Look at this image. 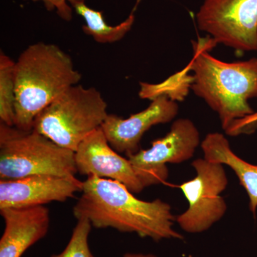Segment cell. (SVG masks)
<instances>
[{
  "label": "cell",
  "instance_id": "4",
  "mask_svg": "<svg viewBox=\"0 0 257 257\" xmlns=\"http://www.w3.org/2000/svg\"><path fill=\"white\" fill-rule=\"evenodd\" d=\"M108 115L107 104L99 91L77 84L37 115L32 130L75 152L83 140L101 127Z\"/></svg>",
  "mask_w": 257,
  "mask_h": 257
},
{
  "label": "cell",
  "instance_id": "1",
  "mask_svg": "<svg viewBox=\"0 0 257 257\" xmlns=\"http://www.w3.org/2000/svg\"><path fill=\"white\" fill-rule=\"evenodd\" d=\"M73 214L77 219H88L96 229L111 227L155 241L183 239L174 229L176 218L170 204L159 199L141 200L112 179L88 177Z\"/></svg>",
  "mask_w": 257,
  "mask_h": 257
},
{
  "label": "cell",
  "instance_id": "9",
  "mask_svg": "<svg viewBox=\"0 0 257 257\" xmlns=\"http://www.w3.org/2000/svg\"><path fill=\"white\" fill-rule=\"evenodd\" d=\"M83 182L75 176L35 175L0 181V209L65 202L82 192Z\"/></svg>",
  "mask_w": 257,
  "mask_h": 257
},
{
  "label": "cell",
  "instance_id": "14",
  "mask_svg": "<svg viewBox=\"0 0 257 257\" xmlns=\"http://www.w3.org/2000/svg\"><path fill=\"white\" fill-rule=\"evenodd\" d=\"M141 0H138L131 14L122 23L116 26H110L106 23L102 12L96 11L89 8L84 1L79 2L72 8L77 14L85 21L82 30L86 35L92 37L98 43H114L124 38L131 30L135 20V11Z\"/></svg>",
  "mask_w": 257,
  "mask_h": 257
},
{
  "label": "cell",
  "instance_id": "19",
  "mask_svg": "<svg viewBox=\"0 0 257 257\" xmlns=\"http://www.w3.org/2000/svg\"><path fill=\"white\" fill-rule=\"evenodd\" d=\"M95 257V256H93ZM124 257H157L156 255L152 253H127L124 255Z\"/></svg>",
  "mask_w": 257,
  "mask_h": 257
},
{
  "label": "cell",
  "instance_id": "3",
  "mask_svg": "<svg viewBox=\"0 0 257 257\" xmlns=\"http://www.w3.org/2000/svg\"><path fill=\"white\" fill-rule=\"evenodd\" d=\"M205 45L194 50L188 66L193 73L189 85L217 113L226 131L236 120L254 112L248 100L257 98V58L224 62L211 55Z\"/></svg>",
  "mask_w": 257,
  "mask_h": 257
},
{
  "label": "cell",
  "instance_id": "6",
  "mask_svg": "<svg viewBox=\"0 0 257 257\" xmlns=\"http://www.w3.org/2000/svg\"><path fill=\"white\" fill-rule=\"evenodd\" d=\"M192 165L196 177L179 187L188 201V209L176 221L186 232L199 234L210 229L226 214L227 205L221 194L229 181L222 164L199 158Z\"/></svg>",
  "mask_w": 257,
  "mask_h": 257
},
{
  "label": "cell",
  "instance_id": "10",
  "mask_svg": "<svg viewBox=\"0 0 257 257\" xmlns=\"http://www.w3.org/2000/svg\"><path fill=\"white\" fill-rule=\"evenodd\" d=\"M74 160L81 175L112 179L124 184L133 194L145 189L130 160L111 147L101 128L83 140L74 152Z\"/></svg>",
  "mask_w": 257,
  "mask_h": 257
},
{
  "label": "cell",
  "instance_id": "17",
  "mask_svg": "<svg viewBox=\"0 0 257 257\" xmlns=\"http://www.w3.org/2000/svg\"><path fill=\"white\" fill-rule=\"evenodd\" d=\"M32 1L42 2L47 10L49 11L56 10L57 15L61 18L69 22L72 19V8L69 6V5L73 7L79 2L84 1V0H32Z\"/></svg>",
  "mask_w": 257,
  "mask_h": 257
},
{
  "label": "cell",
  "instance_id": "11",
  "mask_svg": "<svg viewBox=\"0 0 257 257\" xmlns=\"http://www.w3.org/2000/svg\"><path fill=\"white\" fill-rule=\"evenodd\" d=\"M178 111L175 100L167 95L157 96L148 107L126 119L109 114L101 128L115 151L128 157L140 150V142L146 132L155 125L170 122Z\"/></svg>",
  "mask_w": 257,
  "mask_h": 257
},
{
  "label": "cell",
  "instance_id": "12",
  "mask_svg": "<svg viewBox=\"0 0 257 257\" xmlns=\"http://www.w3.org/2000/svg\"><path fill=\"white\" fill-rule=\"evenodd\" d=\"M0 213L5 223L0 239V257H22L48 232L50 211L44 205L5 208Z\"/></svg>",
  "mask_w": 257,
  "mask_h": 257
},
{
  "label": "cell",
  "instance_id": "13",
  "mask_svg": "<svg viewBox=\"0 0 257 257\" xmlns=\"http://www.w3.org/2000/svg\"><path fill=\"white\" fill-rule=\"evenodd\" d=\"M201 147L204 158L228 166L237 176L240 184L247 192L249 209L253 215L257 209V165L248 163L234 153L229 140L219 133L208 134Z\"/></svg>",
  "mask_w": 257,
  "mask_h": 257
},
{
  "label": "cell",
  "instance_id": "2",
  "mask_svg": "<svg viewBox=\"0 0 257 257\" xmlns=\"http://www.w3.org/2000/svg\"><path fill=\"white\" fill-rule=\"evenodd\" d=\"M81 78L70 56L57 45H30L15 62V126L32 131L37 115Z\"/></svg>",
  "mask_w": 257,
  "mask_h": 257
},
{
  "label": "cell",
  "instance_id": "7",
  "mask_svg": "<svg viewBox=\"0 0 257 257\" xmlns=\"http://www.w3.org/2000/svg\"><path fill=\"white\" fill-rule=\"evenodd\" d=\"M196 20L216 44L257 51V0H204Z\"/></svg>",
  "mask_w": 257,
  "mask_h": 257
},
{
  "label": "cell",
  "instance_id": "15",
  "mask_svg": "<svg viewBox=\"0 0 257 257\" xmlns=\"http://www.w3.org/2000/svg\"><path fill=\"white\" fill-rule=\"evenodd\" d=\"M15 62L2 51L0 53V119L1 123L15 126Z\"/></svg>",
  "mask_w": 257,
  "mask_h": 257
},
{
  "label": "cell",
  "instance_id": "8",
  "mask_svg": "<svg viewBox=\"0 0 257 257\" xmlns=\"http://www.w3.org/2000/svg\"><path fill=\"white\" fill-rule=\"evenodd\" d=\"M200 145V134L187 118L176 120L164 138L155 140L148 150L128 156L133 170L144 187L165 183L169 177L167 164L190 160Z\"/></svg>",
  "mask_w": 257,
  "mask_h": 257
},
{
  "label": "cell",
  "instance_id": "18",
  "mask_svg": "<svg viewBox=\"0 0 257 257\" xmlns=\"http://www.w3.org/2000/svg\"><path fill=\"white\" fill-rule=\"evenodd\" d=\"M256 130L257 112H253L242 119L235 121L225 133L230 136L236 137L242 134H251Z\"/></svg>",
  "mask_w": 257,
  "mask_h": 257
},
{
  "label": "cell",
  "instance_id": "5",
  "mask_svg": "<svg viewBox=\"0 0 257 257\" xmlns=\"http://www.w3.org/2000/svg\"><path fill=\"white\" fill-rule=\"evenodd\" d=\"M74 152L45 135L0 124V179L35 175L75 176Z\"/></svg>",
  "mask_w": 257,
  "mask_h": 257
},
{
  "label": "cell",
  "instance_id": "16",
  "mask_svg": "<svg viewBox=\"0 0 257 257\" xmlns=\"http://www.w3.org/2000/svg\"><path fill=\"white\" fill-rule=\"evenodd\" d=\"M92 224L87 219H77L67 246L60 253L50 257H93L89 245Z\"/></svg>",
  "mask_w": 257,
  "mask_h": 257
}]
</instances>
